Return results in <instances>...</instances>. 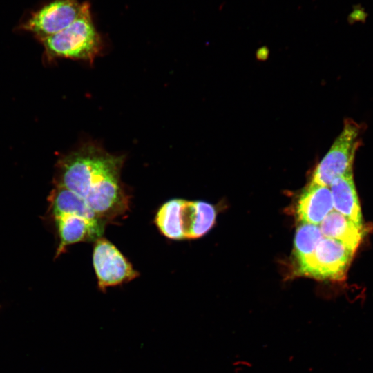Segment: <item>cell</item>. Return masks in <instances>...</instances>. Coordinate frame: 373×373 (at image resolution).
I'll list each match as a JSON object with an SVG mask.
<instances>
[{"instance_id":"cell-1","label":"cell","mask_w":373,"mask_h":373,"mask_svg":"<svg viewBox=\"0 0 373 373\" xmlns=\"http://www.w3.org/2000/svg\"><path fill=\"white\" fill-rule=\"evenodd\" d=\"M124 157L95 144L80 147L57 162L56 185L81 198L106 224L125 215L129 196L121 181Z\"/></svg>"},{"instance_id":"cell-2","label":"cell","mask_w":373,"mask_h":373,"mask_svg":"<svg viewBox=\"0 0 373 373\" xmlns=\"http://www.w3.org/2000/svg\"><path fill=\"white\" fill-rule=\"evenodd\" d=\"M39 41L49 59L70 58L92 63L102 49V40L93 24L88 2H84L79 17L69 26Z\"/></svg>"},{"instance_id":"cell-3","label":"cell","mask_w":373,"mask_h":373,"mask_svg":"<svg viewBox=\"0 0 373 373\" xmlns=\"http://www.w3.org/2000/svg\"><path fill=\"white\" fill-rule=\"evenodd\" d=\"M361 130L356 122L350 119L345 122L341 133L316 166L312 183L329 187L336 178L353 172L355 154L361 141Z\"/></svg>"},{"instance_id":"cell-4","label":"cell","mask_w":373,"mask_h":373,"mask_svg":"<svg viewBox=\"0 0 373 373\" xmlns=\"http://www.w3.org/2000/svg\"><path fill=\"white\" fill-rule=\"evenodd\" d=\"M355 251L339 240L323 238L314 252L297 265V274L319 280H341Z\"/></svg>"},{"instance_id":"cell-5","label":"cell","mask_w":373,"mask_h":373,"mask_svg":"<svg viewBox=\"0 0 373 373\" xmlns=\"http://www.w3.org/2000/svg\"><path fill=\"white\" fill-rule=\"evenodd\" d=\"M94 242L93 265L101 291L128 283L139 276L138 271L111 242L102 236Z\"/></svg>"},{"instance_id":"cell-6","label":"cell","mask_w":373,"mask_h":373,"mask_svg":"<svg viewBox=\"0 0 373 373\" xmlns=\"http://www.w3.org/2000/svg\"><path fill=\"white\" fill-rule=\"evenodd\" d=\"M84 3L79 0H52L34 11L19 28L44 39L69 26L79 17Z\"/></svg>"},{"instance_id":"cell-7","label":"cell","mask_w":373,"mask_h":373,"mask_svg":"<svg viewBox=\"0 0 373 373\" xmlns=\"http://www.w3.org/2000/svg\"><path fill=\"white\" fill-rule=\"evenodd\" d=\"M54 218L59 240L56 257L70 245L95 242L103 236L107 224L95 213H66Z\"/></svg>"},{"instance_id":"cell-8","label":"cell","mask_w":373,"mask_h":373,"mask_svg":"<svg viewBox=\"0 0 373 373\" xmlns=\"http://www.w3.org/2000/svg\"><path fill=\"white\" fill-rule=\"evenodd\" d=\"M332 209L330 189L310 182L298 201L296 214L303 223L318 225Z\"/></svg>"},{"instance_id":"cell-9","label":"cell","mask_w":373,"mask_h":373,"mask_svg":"<svg viewBox=\"0 0 373 373\" xmlns=\"http://www.w3.org/2000/svg\"><path fill=\"white\" fill-rule=\"evenodd\" d=\"M216 209L203 201L182 199L180 210V222L185 239H195L205 235L216 221Z\"/></svg>"},{"instance_id":"cell-10","label":"cell","mask_w":373,"mask_h":373,"mask_svg":"<svg viewBox=\"0 0 373 373\" xmlns=\"http://www.w3.org/2000/svg\"><path fill=\"white\" fill-rule=\"evenodd\" d=\"M329 186L335 211L363 227L362 213L353 172L336 178Z\"/></svg>"},{"instance_id":"cell-11","label":"cell","mask_w":373,"mask_h":373,"mask_svg":"<svg viewBox=\"0 0 373 373\" xmlns=\"http://www.w3.org/2000/svg\"><path fill=\"white\" fill-rule=\"evenodd\" d=\"M323 236L339 240L356 249L363 236V228L336 211H332L321 222Z\"/></svg>"},{"instance_id":"cell-12","label":"cell","mask_w":373,"mask_h":373,"mask_svg":"<svg viewBox=\"0 0 373 373\" xmlns=\"http://www.w3.org/2000/svg\"><path fill=\"white\" fill-rule=\"evenodd\" d=\"M182 199L173 198L165 202L158 209L155 224L160 233L173 240H184L180 222V210Z\"/></svg>"},{"instance_id":"cell-13","label":"cell","mask_w":373,"mask_h":373,"mask_svg":"<svg viewBox=\"0 0 373 373\" xmlns=\"http://www.w3.org/2000/svg\"><path fill=\"white\" fill-rule=\"evenodd\" d=\"M323 238L318 225L303 223L298 229L294 238V255L297 265L307 259Z\"/></svg>"}]
</instances>
